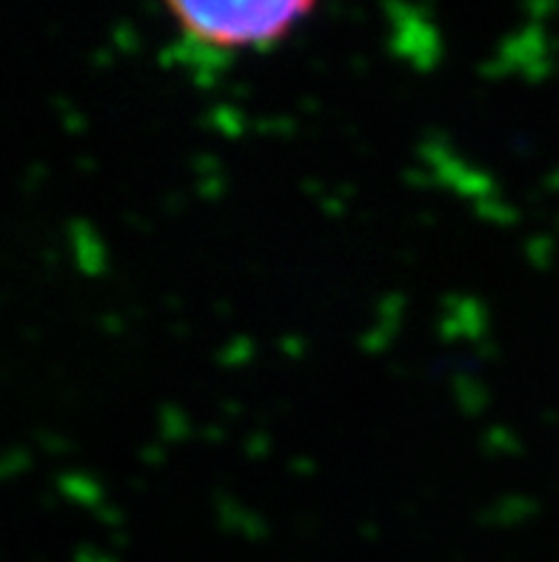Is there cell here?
Returning a JSON list of instances; mask_svg holds the SVG:
<instances>
[{
    "label": "cell",
    "instance_id": "6da1fadb",
    "mask_svg": "<svg viewBox=\"0 0 559 562\" xmlns=\"http://www.w3.org/2000/svg\"><path fill=\"white\" fill-rule=\"evenodd\" d=\"M186 43L212 55H266L298 35L320 0H160Z\"/></svg>",
    "mask_w": 559,
    "mask_h": 562
}]
</instances>
